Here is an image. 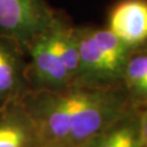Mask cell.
Instances as JSON below:
<instances>
[{
    "label": "cell",
    "mask_w": 147,
    "mask_h": 147,
    "mask_svg": "<svg viewBox=\"0 0 147 147\" xmlns=\"http://www.w3.org/2000/svg\"><path fill=\"white\" fill-rule=\"evenodd\" d=\"M79 69L73 85L121 88L126 61L133 50L106 26L75 25Z\"/></svg>",
    "instance_id": "3957f363"
},
{
    "label": "cell",
    "mask_w": 147,
    "mask_h": 147,
    "mask_svg": "<svg viewBox=\"0 0 147 147\" xmlns=\"http://www.w3.org/2000/svg\"><path fill=\"white\" fill-rule=\"evenodd\" d=\"M141 111H131L97 137L94 147H143Z\"/></svg>",
    "instance_id": "9c48e42d"
},
{
    "label": "cell",
    "mask_w": 147,
    "mask_h": 147,
    "mask_svg": "<svg viewBox=\"0 0 147 147\" xmlns=\"http://www.w3.org/2000/svg\"><path fill=\"white\" fill-rule=\"evenodd\" d=\"M59 9L47 0H0V35L25 48L55 21Z\"/></svg>",
    "instance_id": "277c9868"
},
{
    "label": "cell",
    "mask_w": 147,
    "mask_h": 147,
    "mask_svg": "<svg viewBox=\"0 0 147 147\" xmlns=\"http://www.w3.org/2000/svg\"><path fill=\"white\" fill-rule=\"evenodd\" d=\"M106 27L132 49L147 46V0H117Z\"/></svg>",
    "instance_id": "8992f818"
},
{
    "label": "cell",
    "mask_w": 147,
    "mask_h": 147,
    "mask_svg": "<svg viewBox=\"0 0 147 147\" xmlns=\"http://www.w3.org/2000/svg\"><path fill=\"white\" fill-rule=\"evenodd\" d=\"M122 84L131 107L136 111L147 109V46L133 49L127 58Z\"/></svg>",
    "instance_id": "ba28073f"
},
{
    "label": "cell",
    "mask_w": 147,
    "mask_h": 147,
    "mask_svg": "<svg viewBox=\"0 0 147 147\" xmlns=\"http://www.w3.org/2000/svg\"><path fill=\"white\" fill-rule=\"evenodd\" d=\"M98 137V136H97ZM97 137H95L93 140H90L86 143L82 144H56V143H42L37 147H94L95 142L97 140Z\"/></svg>",
    "instance_id": "30bf717a"
},
{
    "label": "cell",
    "mask_w": 147,
    "mask_h": 147,
    "mask_svg": "<svg viewBox=\"0 0 147 147\" xmlns=\"http://www.w3.org/2000/svg\"><path fill=\"white\" fill-rule=\"evenodd\" d=\"M141 134L144 145H147V109L141 111Z\"/></svg>",
    "instance_id": "8fae6325"
},
{
    "label": "cell",
    "mask_w": 147,
    "mask_h": 147,
    "mask_svg": "<svg viewBox=\"0 0 147 147\" xmlns=\"http://www.w3.org/2000/svg\"><path fill=\"white\" fill-rule=\"evenodd\" d=\"M30 92L24 48L0 35V107L20 101Z\"/></svg>",
    "instance_id": "5b68a950"
},
{
    "label": "cell",
    "mask_w": 147,
    "mask_h": 147,
    "mask_svg": "<svg viewBox=\"0 0 147 147\" xmlns=\"http://www.w3.org/2000/svg\"><path fill=\"white\" fill-rule=\"evenodd\" d=\"M40 144L22 100L0 107V147H37Z\"/></svg>",
    "instance_id": "52a82bcc"
},
{
    "label": "cell",
    "mask_w": 147,
    "mask_h": 147,
    "mask_svg": "<svg viewBox=\"0 0 147 147\" xmlns=\"http://www.w3.org/2000/svg\"><path fill=\"white\" fill-rule=\"evenodd\" d=\"M22 102L42 143L56 144L88 142L134 111L124 87L72 85L62 90H31Z\"/></svg>",
    "instance_id": "6da1fadb"
},
{
    "label": "cell",
    "mask_w": 147,
    "mask_h": 147,
    "mask_svg": "<svg viewBox=\"0 0 147 147\" xmlns=\"http://www.w3.org/2000/svg\"><path fill=\"white\" fill-rule=\"evenodd\" d=\"M31 90H62L72 86L79 69L75 25L58 10L53 24L25 48Z\"/></svg>",
    "instance_id": "7a4b0ae2"
}]
</instances>
